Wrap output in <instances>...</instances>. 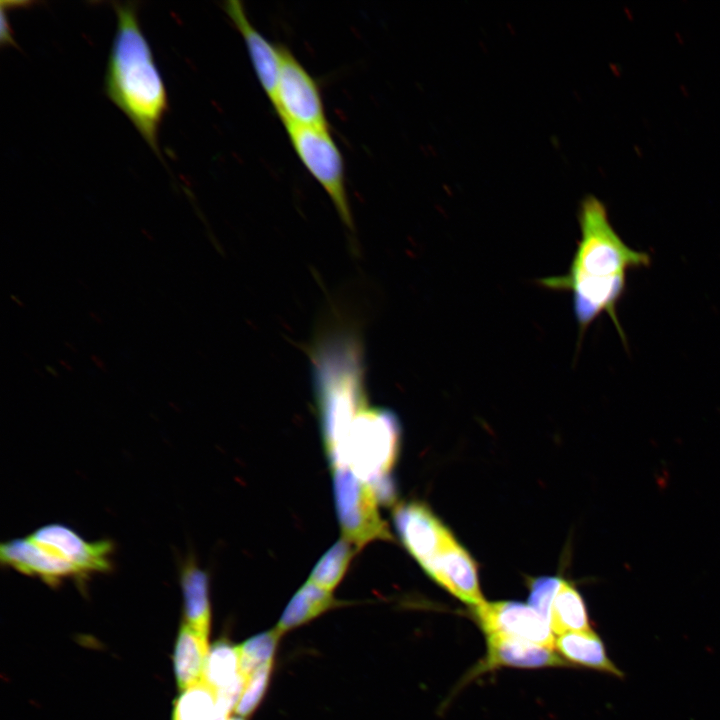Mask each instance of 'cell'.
I'll use <instances>...</instances> for the list:
<instances>
[{"label": "cell", "instance_id": "13", "mask_svg": "<svg viewBox=\"0 0 720 720\" xmlns=\"http://www.w3.org/2000/svg\"><path fill=\"white\" fill-rule=\"evenodd\" d=\"M500 666L561 667L567 666V662L552 648L506 635H487V654L475 672H484Z\"/></svg>", "mask_w": 720, "mask_h": 720}, {"label": "cell", "instance_id": "8", "mask_svg": "<svg viewBox=\"0 0 720 720\" xmlns=\"http://www.w3.org/2000/svg\"><path fill=\"white\" fill-rule=\"evenodd\" d=\"M282 60L275 94L271 101L284 126L328 128L320 88L286 47L281 46Z\"/></svg>", "mask_w": 720, "mask_h": 720}, {"label": "cell", "instance_id": "18", "mask_svg": "<svg viewBox=\"0 0 720 720\" xmlns=\"http://www.w3.org/2000/svg\"><path fill=\"white\" fill-rule=\"evenodd\" d=\"M549 624L553 633L590 631L584 600L577 589L562 580L551 604Z\"/></svg>", "mask_w": 720, "mask_h": 720}, {"label": "cell", "instance_id": "5", "mask_svg": "<svg viewBox=\"0 0 720 720\" xmlns=\"http://www.w3.org/2000/svg\"><path fill=\"white\" fill-rule=\"evenodd\" d=\"M400 436L393 411L367 406L352 421L339 452L329 459L330 467L349 468L373 487L379 501L391 503L395 494L389 474L399 455Z\"/></svg>", "mask_w": 720, "mask_h": 720}, {"label": "cell", "instance_id": "7", "mask_svg": "<svg viewBox=\"0 0 720 720\" xmlns=\"http://www.w3.org/2000/svg\"><path fill=\"white\" fill-rule=\"evenodd\" d=\"M307 171L329 196L344 224L352 228L343 156L328 128L284 126Z\"/></svg>", "mask_w": 720, "mask_h": 720}, {"label": "cell", "instance_id": "1", "mask_svg": "<svg viewBox=\"0 0 720 720\" xmlns=\"http://www.w3.org/2000/svg\"><path fill=\"white\" fill-rule=\"evenodd\" d=\"M578 221L580 239L567 272L539 279L537 283L546 289L572 294L579 338L606 313L626 343L617 304L626 289L627 272L648 266L650 255L623 241L611 225L605 205L594 196L581 202Z\"/></svg>", "mask_w": 720, "mask_h": 720}, {"label": "cell", "instance_id": "10", "mask_svg": "<svg viewBox=\"0 0 720 720\" xmlns=\"http://www.w3.org/2000/svg\"><path fill=\"white\" fill-rule=\"evenodd\" d=\"M393 522L402 543L422 568L452 536L425 504L416 501L395 506Z\"/></svg>", "mask_w": 720, "mask_h": 720}, {"label": "cell", "instance_id": "14", "mask_svg": "<svg viewBox=\"0 0 720 720\" xmlns=\"http://www.w3.org/2000/svg\"><path fill=\"white\" fill-rule=\"evenodd\" d=\"M180 586L184 623L208 636L211 622L209 576L191 555L181 567Z\"/></svg>", "mask_w": 720, "mask_h": 720}, {"label": "cell", "instance_id": "3", "mask_svg": "<svg viewBox=\"0 0 720 720\" xmlns=\"http://www.w3.org/2000/svg\"><path fill=\"white\" fill-rule=\"evenodd\" d=\"M312 382L328 459L335 456L368 405L358 336L346 329L321 333L310 348Z\"/></svg>", "mask_w": 720, "mask_h": 720}, {"label": "cell", "instance_id": "26", "mask_svg": "<svg viewBox=\"0 0 720 720\" xmlns=\"http://www.w3.org/2000/svg\"><path fill=\"white\" fill-rule=\"evenodd\" d=\"M227 720H245L244 717H229Z\"/></svg>", "mask_w": 720, "mask_h": 720}, {"label": "cell", "instance_id": "2", "mask_svg": "<svg viewBox=\"0 0 720 720\" xmlns=\"http://www.w3.org/2000/svg\"><path fill=\"white\" fill-rule=\"evenodd\" d=\"M116 30L108 54L104 92L160 156L159 129L168 111L166 86L141 28L137 2H112Z\"/></svg>", "mask_w": 720, "mask_h": 720}, {"label": "cell", "instance_id": "17", "mask_svg": "<svg viewBox=\"0 0 720 720\" xmlns=\"http://www.w3.org/2000/svg\"><path fill=\"white\" fill-rule=\"evenodd\" d=\"M337 605L330 591L307 581L291 598L275 629L284 632L307 623Z\"/></svg>", "mask_w": 720, "mask_h": 720}, {"label": "cell", "instance_id": "16", "mask_svg": "<svg viewBox=\"0 0 720 720\" xmlns=\"http://www.w3.org/2000/svg\"><path fill=\"white\" fill-rule=\"evenodd\" d=\"M208 653V636L183 622L174 654L175 676L180 690L184 691L203 680Z\"/></svg>", "mask_w": 720, "mask_h": 720}, {"label": "cell", "instance_id": "15", "mask_svg": "<svg viewBox=\"0 0 720 720\" xmlns=\"http://www.w3.org/2000/svg\"><path fill=\"white\" fill-rule=\"evenodd\" d=\"M555 646L568 660V664L581 665L620 678L624 676L610 660L603 641L593 630L561 634L555 640Z\"/></svg>", "mask_w": 720, "mask_h": 720}, {"label": "cell", "instance_id": "6", "mask_svg": "<svg viewBox=\"0 0 720 720\" xmlns=\"http://www.w3.org/2000/svg\"><path fill=\"white\" fill-rule=\"evenodd\" d=\"M333 491L342 538L356 551L376 540L391 541L392 535L378 510L373 487L349 468H333Z\"/></svg>", "mask_w": 720, "mask_h": 720}, {"label": "cell", "instance_id": "4", "mask_svg": "<svg viewBox=\"0 0 720 720\" xmlns=\"http://www.w3.org/2000/svg\"><path fill=\"white\" fill-rule=\"evenodd\" d=\"M114 548L110 539L88 541L65 524L50 523L2 542L0 561L50 586L66 579L84 583L94 574L112 570Z\"/></svg>", "mask_w": 720, "mask_h": 720}, {"label": "cell", "instance_id": "20", "mask_svg": "<svg viewBox=\"0 0 720 720\" xmlns=\"http://www.w3.org/2000/svg\"><path fill=\"white\" fill-rule=\"evenodd\" d=\"M217 706L216 692L201 681L183 691L177 699L173 720H227Z\"/></svg>", "mask_w": 720, "mask_h": 720}, {"label": "cell", "instance_id": "12", "mask_svg": "<svg viewBox=\"0 0 720 720\" xmlns=\"http://www.w3.org/2000/svg\"><path fill=\"white\" fill-rule=\"evenodd\" d=\"M223 9L241 34L257 79L271 102L281 67V46L273 45L252 25L241 2L227 1Z\"/></svg>", "mask_w": 720, "mask_h": 720}, {"label": "cell", "instance_id": "24", "mask_svg": "<svg viewBox=\"0 0 720 720\" xmlns=\"http://www.w3.org/2000/svg\"><path fill=\"white\" fill-rule=\"evenodd\" d=\"M562 579L556 577H540L530 586L529 605L541 614L548 622L551 604Z\"/></svg>", "mask_w": 720, "mask_h": 720}, {"label": "cell", "instance_id": "23", "mask_svg": "<svg viewBox=\"0 0 720 720\" xmlns=\"http://www.w3.org/2000/svg\"><path fill=\"white\" fill-rule=\"evenodd\" d=\"M272 662L254 671L246 680L244 689L234 709L241 717L250 715L258 706L267 689L271 674Z\"/></svg>", "mask_w": 720, "mask_h": 720}, {"label": "cell", "instance_id": "19", "mask_svg": "<svg viewBox=\"0 0 720 720\" xmlns=\"http://www.w3.org/2000/svg\"><path fill=\"white\" fill-rule=\"evenodd\" d=\"M240 676L239 646L219 641L209 649L203 682L217 692L233 685Z\"/></svg>", "mask_w": 720, "mask_h": 720}, {"label": "cell", "instance_id": "25", "mask_svg": "<svg viewBox=\"0 0 720 720\" xmlns=\"http://www.w3.org/2000/svg\"><path fill=\"white\" fill-rule=\"evenodd\" d=\"M6 11L3 7H1V35L0 40L2 45H15L13 33L11 30L10 23L8 22V18L6 17Z\"/></svg>", "mask_w": 720, "mask_h": 720}, {"label": "cell", "instance_id": "22", "mask_svg": "<svg viewBox=\"0 0 720 720\" xmlns=\"http://www.w3.org/2000/svg\"><path fill=\"white\" fill-rule=\"evenodd\" d=\"M280 633L274 628L260 633L239 646L240 673L247 679L261 666L271 663Z\"/></svg>", "mask_w": 720, "mask_h": 720}, {"label": "cell", "instance_id": "21", "mask_svg": "<svg viewBox=\"0 0 720 720\" xmlns=\"http://www.w3.org/2000/svg\"><path fill=\"white\" fill-rule=\"evenodd\" d=\"M356 549L340 538L313 567L307 581L332 592L343 578Z\"/></svg>", "mask_w": 720, "mask_h": 720}, {"label": "cell", "instance_id": "9", "mask_svg": "<svg viewBox=\"0 0 720 720\" xmlns=\"http://www.w3.org/2000/svg\"><path fill=\"white\" fill-rule=\"evenodd\" d=\"M474 615L487 634H501L553 648L555 637L549 622L533 607L516 601L483 602Z\"/></svg>", "mask_w": 720, "mask_h": 720}, {"label": "cell", "instance_id": "11", "mask_svg": "<svg viewBox=\"0 0 720 720\" xmlns=\"http://www.w3.org/2000/svg\"><path fill=\"white\" fill-rule=\"evenodd\" d=\"M423 569L435 582L461 601L474 607L485 602L479 587L476 565L453 535Z\"/></svg>", "mask_w": 720, "mask_h": 720}]
</instances>
